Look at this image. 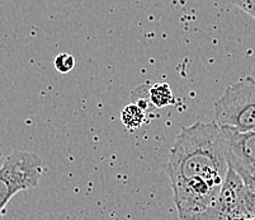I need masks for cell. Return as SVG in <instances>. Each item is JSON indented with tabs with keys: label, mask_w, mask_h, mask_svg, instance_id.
<instances>
[{
	"label": "cell",
	"mask_w": 255,
	"mask_h": 220,
	"mask_svg": "<svg viewBox=\"0 0 255 220\" xmlns=\"http://www.w3.org/2000/svg\"><path fill=\"white\" fill-rule=\"evenodd\" d=\"M229 171L221 127L215 121L183 127L170 150L166 172L171 184L205 178L224 184Z\"/></svg>",
	"instance_id": "6da1fadb"
},
{
	"label": "cell",
	"mask_w": 255,
	"mask_h": 220,
	"mask_svg": "<svg viewBox=\"0 0 255 220\" xmlns=\"http://www.w3.org/2000/svg\"><path fill=\"white\" fill-rule=\"evenodd\" d=\"M43 171L42 159L36 153L19 150L4 159L0 167V220L17 194L38 186Z\"/></svg>",
	"instance_id": "7a4b0ae2"
},
{
	"label": "cell",
	"mask_w": 255,
	"mask_h": 220,
	"mask_svg": "<svg viewBox=\"0 0 255 220\" xmlns=\"http://www.w3.org/2000/svg\"><path fill=\"white\" fill-rule=\"evenodd\" d=\"M215 122L239 131H255V79L233 83L215 102Z\"/></svg>",
	"instance_id": "3957f363"
},
{
	"label": "cell",
	"mask_w": 255,
	"mask_h": 220,
	"mask_svg": "<svg viewBox=\"0 0 255 220\" xmlns=\"http://www.w3.org/2000/svg\"><path fill=\"white\" fill-rule=\"evenodd\" d=\"M224 184L205 178H189L171 184L174 204L182 220H199L215 204Z\"/></svg>",
	"instance_id": "277c9868"
},
{
	"label": "cell",
	"mask_w": 255,
	"mask_h": 220,
	"mask_svg": "<svg viewBox=\"0 0 255 220\" xmlns=\"http://www.w3.org/2000/svg\"><path fill=\"white\" fill-rule=\"evenodd\" d=\"M221 131L229 167L239 175L255 177V131H239L225 126Z\"/></svg>",
	"instance_id": "5b68a950"
},
{
	"label": "cell",
	"mask_w": 255,
	"mask_h": 220,
	"mask_svg": "<svg viewBox=\"0 0 255 220\" xmlns=\"http://www.w3.org/2000/svg\"><path fill=\"white\" fill-rule=\"evenodd\" d=\"M243 189V178L229 167L220 195L199 220H239V203Z\"/></svg>",
	"instance_id": "8992f818"
},
{
	"label": "cell",
	"mask_w": 255,
	"mask_h": 220,
	"mask_svg": "<svg viewBox=\"0 0 255 220\" xmlns=\"http://www.w3.org/2000/svg\"><path fill=\"white\" fill-rule=\"evenodd\" d=\"M243 178V189L239 203V220L255 217V177L240 175Z\"/></svg>",
	"instance_id": "52a82bcc"
},
{
	"label": "cell",
	"mask_w": 255,
	"mask_h": 220,
	"mask_svg": "<svg viewBox=\"0 0 255 220\" xmlns=\"http://www.w3.org/2000/svg\"><path fill=\"white\" fill-rule=\"evenodd\" d=\"M149 97L152 107L156 108L166 107V106L171 105L174 101L173 92L166 83H156L150 87Z\"/></svg>",
	"instance_id": "ba28073f"
},
{
	"label": "cell",
	"mask_w": 255,
	"mask_h": 220,
	"mask_svg": "<svg viewBox=\"0 0 255 220\" xmlns=\"http://www.w3.org/2000/svg\"><path fill=\"white\" fill-rule=\"evenodd\" d=\"M121 120L127 129L135 130L145 122V111L135 103H129L121 112Z\"/></svg>",
	"instance_id": "9c48e42d"
},
{
	"label": "cell",
	"mask_w": 255,
	"mask_h": 220,
	"mask_svg": "<svg viewBox=\"0 0 255 220\" xmlns=\"http://www.w3.org/2000/svg\"><path fill=\"white\" fill-rule=\"evenodd\" d=\"M149 89L150 87H146L145 84L138 87L137 89H135L132 92V103H135L137 105L138 107L142 108L143 111H146L147 108L150 107L151 105V102H150V97H149Z\"/></svg>",
	"instance_id": "30bf717a"
},
{
	"label": "cell",
	"mask_w": 255,
	"mask_h": 220,
	"mask_svg": "<svg viewBox=\"0 0 255 220\" xmlns=\"http://www.w3.org/2000/svg\"><path fill=\"white\" fill-rule=\"evenodd\" d=\"M53 66L59 73L68 74L75 68V57L70 54H60L53 60Z\"/></svg>",
	"instance_id": "8fae6325"
},
{
	"label": "cell",
	"mask_w": 255,
	"mask_h": 220,
	"mask_svg": "<svg viewBox=\"0 0 255 220\" xmlns=\"http://www.w3.org/2000/svg\"><path fill=\"white\" fill-rule=\"evenodd\" d=\"M241 220H255V217H253V218H249V219H241Z\"/></svg>",
	"instance_id": "7c38bea8"
}]
</instances>
